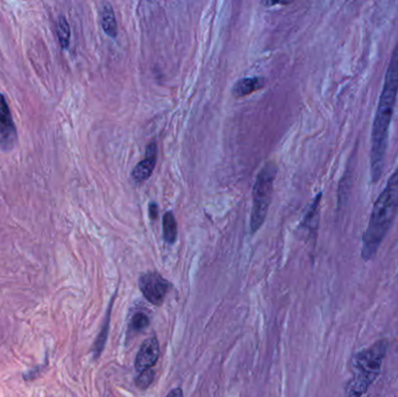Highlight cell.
<instances>
[{"instance_id":"2e32d148","label":"cell","mask_w":398,"mask_h":397,"mask_svg":"<svg viewBox=\"0 0 398 397\" xmlns=\"http://www.w3.org/2000/svg\"><path fill=\"white\" fill-rule=\"evenodd\" d=\"M149 215H151V220H156L159 215V208L156 203H151L149 204Z\"/></svg>"},{"instance_id":"5bb4252c","label":"cell","mask_w":398,"mask_h":397,"mask_svg":"<svg viewBox=\"0 0 398 397\" xmlns=\"http://www.w3.org/2000/svg\"><path fill=\"white\" fill-rule=\"evenodd\" d=\"M154 376V368L141 371V373H139V375H138L137 380H135V385H137L139 389H147L148 387L151 386V383H153Z\"/></svg>"},{"instance_id":"7c38bea8","label":"cell","mask_w":398,"mask_h":397,"mask_svg":"<svg viewBox=\"0 0 398 397\" xmlns=\"http://www.w3.org/2000/svg\"><path fill=\"white\" fill-rule=\"evenodd\" d=\"M57 37H59V45L62 46V48H68L70 43L71 32L70 26L64 17H59V21H57Z\"/></svg>"},{"instance_id":"8fae6325","label":"cell","mask_w":398,"mask_h":397,"mask_svg":"<svg viewBox=\"0 0 398 397\" xmlns=\"http://www.w3.org/2000/svg\"><path fill=\"white\" fill-rule=\"evenodd\" d=\"M163 238L168 244H173L177 239L176 218L173 212H167L163 215Z\"/></svg>"},{"instance_id":"4fadbf2b","label":"cell","mask_w":398,"mask_h":397,"mask_svg":"<svg viewBox=\"0 0 398 397\" xmlns=\"http://www.w3.org/2000/svg\"><path fill=\"white\" fill-rule=\"evenodd\" d=\"M149 325V318L144 312H138L133 316L132 322L129 324V329L134 332H140Z\"/></svg>"},{"instance_id":"8992f818","label":"cell","mask_w":398,"mask_h":397,"mask_svg":"<svg viewBox=\"0 0 398 397\" xmlns=\"http://www.w3.org/2000/svg\"><path fill=\"white\" fill-rule=\"evenodd\" d=\"M18 140V133L8 101L3 93H0V148L4 152H11Z\"/></svg>"},{"instance_id":"9c48e42d","label":"cell","mask_w":398,"mask_h":397,"mask_svg":"<svg viewBox=\"0 0 398 397\" xmlns=\"http://www.w3.org/2000/svg\"><path fill=\"white\" fill-rule=\"evenodd\" d=\"M265 86V79L261 77L243 78L234 84L232 89L233 96L236 98L248 96L251 93L262 89Z\"/></svg>"},{"instance_id":"3957f363","label":"cell","mask_w":398,"mask_h":397,"mask_svg":"<svg viewBox=\"0 0 398 397\" xmlns=\"http://www.w3.org/2000/svg\"><path fill=\"white\" fill-rule=\"evenodd\" d=\"M389 342L380 339L354 356L353 376L347 386L346 397H362L380 375Z\"/></svg>"},{"instance_id":"ba28073f","label":"cell","mask_w":398,"mask_h":397,"mask_svg":"<svg viewBox=\"0 0 398 397\" xmlns=\"http://www.w3.org/2000/svg\"><path fill=\"white\" fill-rule=\"evenodd\" d=\"M156 153H158L156 144L151 142L148 145L147 151H146V159L140 161L133 169L132 178L134 182L140 184L151 177V173L154 171L155 164H156Z\"/></svg>"},{"instance_id":"277c9868","label":"cell","mask_w":398,"mask_h":397,"mask_svg":"<svg viewBox=\"0 0 398 397\" xmlns=\"http://www.w3.org/2000/svg\"><path fill=\"white\" fill-rule=\"evenodd\" d=\"M277 167L275 162H268L258 173L254 188H253V209L251 215V231L255 233L265 223L268 213L272 193L274 189V181L276 177Z\"/></svg>"},{"instance_id":"9a60e30c","label":"cell","mask_w":398,"mask_h":397,"mask_svg":"<svg viewBox=\"0 0 398 397\" xmlns=\"http://www.w3.org/2000/svg\"><path fill=\"white\" fill-rule=\"evenodd\" d=\"M108 317H110V311H108ZM108 317H107L106 323L104 325L103 330L100 332V337L97 338L96 344H95V347H93V351H95V358H98L100 356V353L103 352L104 346H105V342H106L107 332H108Z\"/></svg>"},{"instance_id":"6da1fadb","label":"cell","mask_w":398,"mask_h":397,"mask_svg":"<svg viewBox=\"0 0 398 397\" xmlns=\"http://www.w3.org/2000/svg\"><path fill=\"white\" fill-rule=\"evenodd\" d=\"M398 96V42L391 52L384 76L383 88L380 101L376 108L372 128V147H370V176L372 182L377 183L383 174L387 155L388 137L391 119Z\"/></svg>"},{"instance_id":"30bf717a","label":"cell","mask_w":398,"mask_h":397,"mask_svg":"<svg viewBox=\"0 0 398 397\" xmlns=\"http://www.w3.org/2000/svg\"><path fill=\"white\" fill-rule=\"evenodd\" d=\"M100 23L105 33L110 37H117L118 35V25H117V20H115V11L110 4H104L102 8V14H100Z\"/></svg>"},{"instance_id":"7a4b0ae2","label":"cell","mask_w":398,"mask_h":397,"mask_svg":"<svg viewBox=\"0 0 398 397\" xmlns=\"http://www.w3.org/2000/svg\"><path fill=\"white\" fill-rule=\"evenodd\" d=\"M397 212L398 167L388 180L387 184L372 206L368 226L362 235L361 258L363 260L370 261L375 258Z\"/></svg>"},{"instance_id":"52a82bcc","label":"cell","mask_w":398,"mask_h":397,"mask_svg":"<svg viewBox=\"0 0 398 397\" xmlns=\"http://www.w3.org/2000/svg\"><path fill=\"white\" fill-rule=\"evenodd\" d=\"M160 358V344L156 337L148 338L141 345L135 359V369L138 373L154 367Z\"/></svg>"},{"instance_id":"e0dca14e","label":"cell","mask_w":398,"mask_h":397,"mask_svg":"<svg viewBox=\"0 0 398 397\" xmlns=\"http://www.w3.org/2000/svg\"><path fill=\"white\" fill-rule=\"evenodd\" d=\"M166 397H184L183 396V390L180 387H177L175 389L171 390L168 393Z\"/></svg>"},{"instance_id":"5b68a950","label":"cell","mask_w":398,"mask_h":397,"mask_svg":"<svg viewBox=\"0 0 398 397\" xmlns=\"http://www.w3.org/2000/svg\"><path fill=\"white\" fill-rule=\"evenodd\" d=\"M139 288L149 303L159 307L162 305L166 300L167 293L171 288V284L159 273L149 271L141 275L139 279Z\"/></svg>"}]
</instances>
